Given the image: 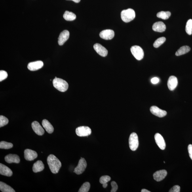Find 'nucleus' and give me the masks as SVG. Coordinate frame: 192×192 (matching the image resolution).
<instances>
[{"mask_svg": "<svg viewBox=\"0 0 192 192\" xmlns=\"http://www.w3.org/2000/svg\"><path fill=\"white\" fill-rule=\"evenodd\" d=\"M103 187L104 188H106L107 186V183H104V184H103Z\"/></svg>", "mask_w": 192, "mask_h": 192, "instance_id": "nucleus-40", "label": "nucleus"}, {"mask_svg": "<svg viewBox=\"0 0 192 192\" xmlns=\"http://www.w3.org/2000/svg\"><path fill=\"white\" fill-rule=\"evenodd\" d=\"M155 142L159 148L162 150H164L166 147L165 141L163 137L159 133L156 134L155 136Z\"/></svg>", "mask_w": 192, "mask_h": 192, "instance_id": "nucleus-12", "label": "nucleus"}, {"mask_svg": "<svg viewBox=\"0 0 192 192\" xmlns=\"http://www.w3.org/2000/svg\"><path fill=\"white\" fill-rule=\"evenodd\" d=\"M8 73L6 71L3 70L0 71V81L2 82L8 77Z\"/></svg>", "mask_w": 192, "mask_h": 192, "instance_id": "nucleus-33", "label": "nucleus"}, {"mask_svg": "<svg viewBox=\"0 0 192 192\" xmlns=\"http://www.w3.org/2000/svg\"><path fill=\"white\" fill-rule=\"evenodd\" d=\"M191 48L189 46H185L181 47L177 51L176 53V56H180L187 53L190 51Z\"/></svg>", "mask_w": 192, "mask_h": 192, "instance_id": "nucleus-24", "label": "nucleus"}, {"mask_svg": "<svg viewBox=\"0 0 192 192\" xmlns=\"http://www.w3.org/2000/svg\"><path fill=\"white\" fill-rule=\"evenodd\" d=\"M141 192H150V191L148 190H147L145 189H143L141 190Z\"/></svg>", "mask_w": 192, "mask_h": 192, "instance_id": "nucleus-38", "label": "nucleus"}, {"mask_svg": "<svg viewBox=\"0 0 192 192\" xmlns=\"http://www.w3.org/2000/svg\"><path fill=\"white\" fill-rule=\"evenodd\" d=\"M8 122L9 120L7 117L2 115L0 116V127H2L7 125Z\"/></svg>", "mask_w": 192, "mask_h": 192, "instance_id": "nucleus-31", "label": "nucleus"}, {"mask_svg": "<svg viewBox=\"0 0 192 192\" xmlns=\"http://www.w3.org/2000/svg\"><path fill=\"white\" fill-rule=\"evenodd\" d=\"M90 185L89 183L86 182L84 183L79 190V192H88L90 189Z\"/></svg>", "mask_w": 192, "mask_h": 192, "instance_id": "nucleus-30", "label": "nucleus"}, {"mask_svg": "<svg viewBox=\"0 0 192 192\" xmlns=\"http://www.w3.org/2000/svg\"><path fill=\"white\" fill-rule=\"evenodd\" d=\"M111 185L112 187V189L111 191V192H115L117 191L118 189V186L117 183L115 181H112L111 183Z\"/></svg>", "mask_w": 192, "mask_h": 192, "instance_id": "nucleus-34", "label": "nucleus"}, {"mask_svg": "<svg viewBox=\"0 0 192 192\" xmlns=\"http://www.w3.org/2000/svg\"><path fill=\"white\" fill-rule=\"evenodd\" d=\"M188 150L189 155L190 158L192 160V145H189L188 147Z\"/></svg>", "mask_w": 192, "mask_h": 192, "instance_id": "nucleus-36", "label": "nucleus"}, {"mask_svg": "<svg viewBox=\"0 0 192 192\" xmlns=\"http://www.w3.org/2000/svg\"><path fill=\"white\" fill-rule=\"evenodd\" d=\"M185 31L189 35H191L192 33V20L189 19L187 21L186 25Z\"/></svg>", "mask_w": 192, "mask_h": 192, "instance_id": "nucleus-29", "label": "nucleus"}, {"mask_svg": "<svg viewBox=\"0 0 192 192\" xmlns=\"http://www.w3.org/2000/svg\"><path fill=\"white\" fill-rule=\"evenodd\" d=\"M47 162L51 171L53 174L58 172L62 164L58 158L53 155H50L47 158Z\"/></svg>", "mask_w": 192, "mask_h": 192, "instance_id": "nucleus-1", "label": "nucleus"}, {"mask_svg": "<svg viewBox=\"0 0 192 192\" xmlns=\"http://www.w3.org/2000/svg\"><path fill=\"white\" fill-rule=\"evenodd\" d=\"M42 125L48 134H51L54 132V127L47 120H43L42 121Z\"/></svg>", "mask_w": 192, "mask_h": 192, "instance_id": "nucleus-22", "label": "nucleus"}, {"mask_svg": "<svg viewBox=\"0 0 192 192\" xmlns=\"http://www.w3.org/2000/svg\"><path fill=\"white\" fill-rule=\"evenodd\" d=\"M43 66V61H38L29 63L27 68L31 71H35L41 68Z\"/></svg>", "mask_w": 192, "mask_h": 192, "instance_id": "nucleus-10", "label": "nucleus"}, {"mask_svg": "<svg viewBox=\"0 0 192 192\" xmlns=\"http://www.w3.org/2000/svg\"><path fill=\"white\" fill-rule=\"evenodd\" d=\"M159 79L157 77H154L151 80V82L153 84H156L159 83Z\"/></svg>", "mask_w": 192, "mask_h": 192, "instance_id": "nucleus-37", "label": "nucleus"}, {"mask_svg": "<svg viewBox=\"0 0 192 192\" xmlns=\"http://www.w3.org/2000/svg\"><path fill=\"white\" fill-rule=\"evenodd\" d=\"M63 17L65 20L68 21H73L76 18V16L74 13L68 11L65 12Z\"/></svg>", "mask_w": 192, "mask_h": 192, "instance_id": "nucleus-25", "label": "nucleus"}, {"mask_svg": "<svg viewBox=\"0 0 192 192\" xmlns=\"http://www.w3.org/2000/svg\"><path fill=\"white\" fill-rule=\"evenodd\" d=\"M111 180L110 176H103L100 179V182L103 184L104 183H107Z\"/></svg>", "mask_w": 192, "mask_h": 192, "instance_id": "nucleus-32", "label": "nucleus"}, {"mask_svg": "<svg viewBox=\"0 0 192 192\" xmlns=\"http://www.w3.org/2000/svg\"><path fill=\"white\" fill-rule=\"evenodd\" d=\"M167 172L166 170H162L158 171L153 174V178L157 181H160L166 178L167 176Z\"/></svg>", "mask_w": 192, "mask_h": 192, "instance_id": "nucleus-16", "label": "nucleus"}, {"mask_svg": "<svg viewBox=\"0 0 192 192\" xmlns=\"http://www.w3.org/2000/svg\"><path fill=\"white\" fill-rule=\"evenodd\" d=\"M0 190L3 192H15V190L5 183L0 182Z\"/></svg>", "mask_w": 192, "mask_h": 192, "instance_id": "nucleus-23", "label": "nucleus"}, {"mask_svg": "<svg viewBox=\"0 0 192 192\" xmlns=\"http://www.w3.org/2000/svg\"><path fill=\"white\" fill-rule=\"evenodd\" d=\"M94 49L100 56L106 57L108 54V51L106 48L99 44H95L94 46Z\"/></svg>", "mask_w": 192, "mask_h": 192, "instance_id": "nucleus-14", "label": "nucleus"}, {"mask_svg": "<svg viewBox=\"0 0 192 192\" xmlns=\"http://www.w3.org/2000/svg\"><path fill=\"white\" fill-rule=\"evenodd\" d=\"M86 166L87 163L85 159L81 158L79 161L77 166L75 168L74 172L77 175L81 174L85 171Z\"/></svg>", "mask_w": 192, "mask_h": 192, "instance_id": "nucleus-7", "label": "nucleus"}, {"mask_svg": "<svg viewBox=\"0 0 192 192\" xmlns=\"http://www.w3.org/2000/svg\"><path fill=\"white\" fill-rule=\"evenodd\" d=\"M54 87L61 92H65L68 89V84L63 79L55 77L53 81Z\"/></svg>", "mask_w": 192, "mask_h": 192, "instance_id": "nucleus-2", "label": "nucleus"}, {"mask_svg": "<svg viewBox=\"0 0 192 192\" xmlns=\"http://www.w3.org/2000/svg\"><path fill=\"white\" fill-rule=\"evenodd\" d=\"M24 153L25 159L28 161H33L38 156L37 152L30 149H25Z\"/></svg>", "mask_w": 192, "mask_h": 192, "instance_id": "nucleus-9", "label": "nucleus"}, {"mask_svg": "<svg viewBox=\"0 0 192 192\" xmlns=\"http://www.w3.org/2000/svg\"><path fill=\"white\" fill-rule=\"evenodd\" d=\"M178 84V79L174 76H171L169 79L167 85L169 89L171 91L174 90Z\"/></svg>", "mask_w": 192, "mask_h": 192, "instance_id": "nucleus-18", "label": "nucleus"}, {"mask_svg": "<svg viewBox=\"0 0 192 192\" xmlns=\"http://www.w3.org/2000/svg\"><path fill=\"white\" fill-rule=\"evenodd\" d=\"M129 145L132 151H135L138 149L139 141L138 135L136 133L133 132L131 134L129 138Z\"/></svg>", "mask_w": 192, "mask_h": 192, "instance_id": "nucleus-4", "label": "nucleus"}, {"mask_svg": "<svg viewBox=\"0 0 192 192\" xmlns=\"http://www.w3.org/2000/svg\"><path fill=\"white\" fill-rule=\"evenodd\" d=\"M180 187L179 185H175L169 191V192H180Z\"/></svg>", "mask_w": 192, "mask_h": 192, "instance_id": "nucleus-35", "label": "nucleus"}, {"mask_svg": "<svg viewBox=\"0 0 192 192\" xmlns=\"http://www.w3.org/2000/svg\"><path fill=\"white\" fill-rule=\"evenodd\" d=\"M150 110L153 114L159 117H164L167 114L166 111L162 110L156 106L151 107Z\"/></svg>", "mask_w": 192, "mask_h": 192, "instance_id": "nucleus-11", "label": "nucleus"}, {"mask_svg": "<svg viewBox=\"0 0 192 192\" xmlns=\"http://www.w3.org/2000/svg\"><path fill=\"white\" fill-rule=\"evenodd\" d=\"M166 26L163 22H158L154 24L152 29L154 31L162 33L166 30Z\"/></svg>", "mask_w": 192, "mask_h": 192, "instance_id": "nucleus-19", "label": "nucleus"}, {"mask_svg": "<svg viewBox=\"0 0 192 192\" xmlns=\"http://www.w3.org/2000/svg\"><path fill=\"white\" fill-rule=\"evenodd\" d=\"M166 40L165 37H160L153 44V46L155 48H158L163 44Z\"/></svg>", "mask_w": 192, "mask_h": 192, "instance_id": "nucleus-28", "label": "nucleus"}, {"mask_svg": "<svg viewBox=\"0 0 192 192\" xmlns=\"http://www.w3.org/2000/svg\"><path fill=\"white\" fill-rule=\"evenodd\" d=\"M5 161L8 163H19L20 162V158L19 156L14 154H9L5 157Z\"/></svg>", "mask_w": 192, "mask_h": 192, "instance_id": "nucleus-17", "label": "nucleus"}, {"mask_svg": "<svg viewBox=\"0 0 192 192\" xmlns=\"http://www.w3.org/2000/svg\"><path fill=\"white\" fill-rule=\"evenodd\" d=\"M122 20L125 23H129L135 18V12L133 9H128L122 10L121 12Z\"/></svg>", "mask_w": 192, "mask_h": 192, "instance_id": "nucleus-3", "label": "nucleus"}, {"mask_svg": "<svg viewBox=\"0 0 192 192\" xmlns=\"http://www.w3.org/2000/svg\"><path fill=\"white\" fill-rule=\"evenodd\" d=\"M131 51L133 55L137 60H142L144 56V52L142 48L138 46H134L131 48Z\"/></svg>", "mask_w": 192, "mask_h": 192, "instance_id": "nucleus-5", "label": "nucleus"}, {"mask_svg": "<svg viewBox=\"0 0 192 192\" xmlns=\"http://www.w3.org/2000/svg\"><path fill=\"white\" fill-rule=\"evenodd\" d=\"M13 145L12 143L1 141L0 142V148L4 149H9L13 147Z\"/></svg>", "mask_w": 192, "mask_h": 192, "instance_id": "nucleus-27", "label": "nucleus"}, {"mask_svg": "<svg viewBox=\"0 0 192 192\" xmlns=\"http://www.w3.org/2000/svg\"><path fill=\"white\" fill-rule=\"evenodd\" d=\"M45 168L43 162L41 161H38L33 164V172L37 173L43 171Z\"/></svg>", "mask_w": 192, "mask_h": 192, "instance_id": "nucleus-21", "label": "nucleus"}, {"mask_svg": "<svg viewBox=\"0 0 192 192\" xmlns=\"http://www.w3.org/2000/svg\"><path fill=\"white\" fill-rule=\"evenodd\" d=\"M69 32L67 30H65L61 33L58 39V44L59 45L62 46L64 44L69 37Z\"/></svg>", "mask_w": 192, "mask_h": 192, "instance_id": "nucleus-15", "label": "nucleus"}, {"mask_svg": "<svg viewBox=\"0 0 192 192\" xmlns=\"http://www.w3.org/2000/svg\"><path fill=\"white\" fill-rule=\"evenodd\" d=\"M0 174L7 176H11L12 175V170L7 166L0 164Z\"/></svg>", "mask_w": 192, "mask_h": 192, "instance_id": "nucleus-20", "label": "nucleus"}, {"mask_svg": "<svg viewBox=\"0 0 192 192\" xmlns=\"http://www.w3.org/2000/svg\"><path fill=\"white\" fill-rule=\"evenodd\" d=\"M68 1H69V0H68ZM70 1H72L76 3H79L81 1V0H70Z\"/></svg>", "mask_w": 192, "mask_h": 192, "instance_id": "nucleus-39", "label": "nucleus"}, {"mask_svg": "<svg viewBox=\"0 0 192 192\" xmlns=\"http://www.w3.org/2000/svg\"><path fill=\"white\" fill-rule=\"evenodd\" d=\"M100 37L103 39L110 40L113 39L114 37V32L112 30H105L101 31L100 33Z\"/></svg>", "mask_w": 192, "mask_h": 192, "instance_id": "nucleus-8", "label": "nucleus"}, {"mask_svg": "<svg viewBox=\"0 0 192 192\" xmlns=\"http://www.w3.org/2000/svg\"><path fill=\"white\" fill-rule=\"evenodd\" d=\"M32 127L33 131L36 134L39 136H42L45 133L43 128L39 123L37 121H33L31 124Z\"/></svg>", "mask_w": 192, "mask_h": 192, "instance_id": "nucleus-13", "label": "nucleus"}, {"mask_svg": "<svg viewBox=\"0 0 192 192\" xmlns=\"http://www.w3.org/2000/svg\"><path fill=\"white\" fill-rule=\"evenodd\" d=\"M171 16V13L170 12L162 11L158 12L157 15V17L163 19L164 20L168 19Z\"/></svg>", "mask_w": 192, "mask_h": 192, "instance_id": "nucleus-26", "label": "nucleus"}, {"mask_svg": "<svg viewBox=\"0 0 192 192\" xmlns=\"http://www.w3.org/2000/svg\"><path fill=\"white\" fill-rule=\"evenodd\" d=\"M76 134L79 137H85L90 135L92 133V130L88 126L79 127L75 130Z\"/></svg>", "mask_w": 192, "mask_h": 192, "instance_id": "nucleus-6", "label": "nucleus"}, {"mask_svg": "<svg viewBox=\"0 0 192 192\" xmlns=\"http://www.w3.org/2000/svg\"><path fill=\"white\" fill-rule=\"evenodd\" d=\"M164 163H165V162H164Z\"/></svg>", "mask_w": 192, "mask_h": 192, "instance_id": "nucleus-41", "label": "nucleus"}]
</instances>
